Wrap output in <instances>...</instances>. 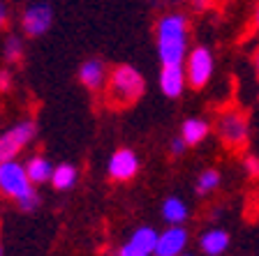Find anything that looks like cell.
<instances>
[{
  "label": "cell",
  "mask_w": 259,
  "mask_h": 256,
  "mask_svg": "<svg viewBox=\"0 0 259 256\" xmlns=\"http://www.w3.org/2000/svg\"><path fill=\"white\" fill-rule=\"evenodd\" d=\"M157 56L162 65H183L188 58V19L183 14H164L155 26Z\"/></svg>",
  "instance_id": "cell-1"
},
{
  "label": "cell",
  "mask_w": 259,
  "mask_h": 256,
  "mask_svg": "<svg viewBox=\"0 0 259 256\" xmlns=\"http://www.w3.org/2000/svg\"><path fill=\"white\" fill-rule=\"evenodd\" d=\"M146 90V81L141 72L132 65H118L109 72V81L104 85V101L111 109L132 107Z\"/></svg>",
  "instance_id": "cell-2"
},
{
  "label": "cell",
  "mask_w": 259,
  "mask_h": 256,
  "mask_svg": "<svg viewBox=\"0 0 259 256\" xmlns=\"http://www.w3.org/2000/svg\"><path fill=\"white\" fill-rule=\"evenodd\" d=\"M0 194L16 201V206L23 213H32L39 208V194L26 173V166L21 162L10 160L0 162Z\"/></svg>",
  "instance_id": "cell-3"
},
{
  "label": "cell",
  "mask_w": 259,
  "mask_h": 256,
  "mask_svg": "<svg viewBox=\"0 0 259 256\" xmlns=\"http://www.w3.org/2000/svg\"><path fill=\"white\" fill-rule=\"evenodd\" d=\"M215 132L220 141L229 150H238L248 143V118L238 109H229L222 111L215 123Z\"/></svg>",
  "instance_id": "cell-4"
},
{
  "label": "cell",
  "mask_w": 259,
  "mask_h": 256,
  "mask_svg": "<svg viewBox=\"0 0 259 256\" xmlns=\"http://www.w3.org/2000/svg\"><path fill=\"white\" fill-rule=\"evenodd\" d=\"M37 136V125L32 120H21L0 134V162L16 160L19 152L28 148Z\"/></svg>",
  "instance_id": "cell-5"
},
{
  "label": "cell",
  "mask_w": 259,
  "mask_h": 256,
  "mask_svg": "<svg viewBox=\"0 0 259 256\" xmlns=\"http://www.w3.org/2000/svg\"><path fill=\"white\" fill-rule=\"evenodd\" d=\"M185 76H188V85L194 90L206 88L213 76V54L206 46H194L188 51L185 58Z\"/></svg>",
  "instance_id": "cell-6"
},
{
  "label": "cell",
  "mask_w": 259,
  "mask_h": 256,
  "mask_svg": "<svg viewBox=\"0 0 259 256\" xmlns=\"http://www.w3.org/2000/svg\"><path fill=\"white\" fill-rule=\"evenodd\" d=\"M51 23H54V10L44 0H37V3L28 5L21 14V28L28 37H42L44 32L51 28Z\"/></svg>",
  "instance_id": "cell-7"
},
{
  "label": "cell",
  "mask_w": 259,
  "mask_h": 256,
  "mask_svg": "<svg viewBox=\"0 0 259 256\" xmlns=\"http://www.w3.org/2000/svg\"><path fill=\"white\" fill-rule=\"evenodd\" d=\"M107 173L111 180L116 182H127L139 173V157L132 148H118L109 157L107 162Z\"/></svg>",
  "instance_id": "cell-8"
},
{
  "label": "cell",
  "mask_w": 259,
  "mask_h": 256,
  "mask_svg": "<svg viewBox=\"0 0 259 256\" xmlns=\"http://www.w3.org/2000/svg\"><path fill=\"white\" fill-rule=\"evenodd\" d=\"M188 245V229L183 226H167L157 235L155 256H181Z\"/></svg>",
  "instance_id": "cell-9"
},
{
  "label": "cell",
  "mask_w": 259,
  "mask_h": 256,
  "mask_svg": "<svg viewBox=\"0 0 259 256\" xmlns=\"http://www.w3.org/2000/svg\"><path fill=\"white\" fill-rule=\"evenodd\" d=\"M185 85H188V76H185L183 65H162L160 72V90L164 97L176 99L183 95Z\"/></svg>",
  "instance_id": "cell-10"
},
{
  "label": "cell",
  "mask_w": 259,
  "mask_h": 256,
  "mask_svg": "<svg viewBox=\"0 0 259 256\" xmlns=\"http://www.w3.org/2000/svg\"><path fill=\"white\" fill-rule=\"evenodd\" d=\"M79 81L86 85L91 92L104 90V85H107V81H109L107 65L97 58H88L86 63H81V67H79Z\"/></svg>",
  "instance_id": "cell-11"
},
{
  "label": "cell",
  "mask_w": 259,
  "mask_h": 256,
  "mask_svg": "<svg viewBox=\"0 0 259 256\" xmlns=\"http://www.w3.org/2000/svg\"><path fill=\"white\" fill-rule=\"evenodd\" d=\"M23 166H26V173H28V178H30L32 185L51 182V176H54V169H56L54 162L47 160L44 155H32Z\"/></svg>",
  "instance_id": "cell-12"
},
{
  "label": "cell",
  "mask_w": 259,
  "mask_h": 256,
  "mask_svg": "<svg viewBox=\"0 0 259 256\" xmlns=\"http://www.w3.org/2000/svg\"><path fill=\"white\" fill-rule=\"evenodd\" d=\"M227 247H229V233L222 229H210L199 238V249L206 256H220L227 251Z\"/></svg>",
  "instance_id": "cell-13"
},
{
  "label": "cell",
  "mask_w": 259,
  "mask_h": 256,
  "mask_svg": "<svg viewBox=\"0 0 259 256\" xmlns=\"http://www.w3.org/2000/svg\"><path fill=\"white\" fill-rule=\"evenodd\" d=\"M162 217L169 226H183V222H188L190 217V208L183 198L178 196H169L162 203Z\"/></svg>",
  "instance_id": "cell-14"
},
{
  "label": "cell",
  "mask_w": 259,
  "mask_h": 256,
  "mask_svg": "<svg viewBox=\"0 0 259 256\" xmlns=\"http://www.w3.org/2000/svg\"><path fill=\"white\" fill-rule=\"evenodd\" d=\"M208 132H210V127L206 120H201V118H188L183 123V127H181V139L188 145H197L208 136Z\"/></svg>",
  "instance_id": "cell-15"
},
{
  "label": "cell",
  "mask_w": 259,
  "mask_h": 256,
  "mask_svg": "<svg viewBox=\"0 0 259 256\" xmlns=\"http://www.w3.org/2000/svg\"><path fill=\"white\" fill-rule=\"evenodd\" d=\"M76 178H79V171L72 164H58L54 169V176H51V187L56 189H70L76 185Z\"/></svg>",
  "instance_id": "cell-16"
},
{
  "label": "cell",
  "mask_w": 259,
  "mask_h": 256,
  "mask_svg": "<svg viewBox=\"0 0 259 256\" xmlns=\"http://www.w3.org/2000/svg\"><path fill=\"white\" fill-rule=\"evenodd\" d=\"M157 231L151 229V226H139V229L135 231V233L130 235V242L135 247H139V249L148 251V254L155 256V245H157Z\"/></svg>",
  "instance_id": "cell-17"
},
{
  "label": "cell",
  "mask_w": 259,
  "mask_h": 256,
  "mask_svg": "<svg viewBox=\"0 0 259 256\" xmlns=\"http://www.w3.org/2000/svg\"><path fill=\"white\" fill-rule=\"evenodd\" d=\"M218 187H220V173H218L215 169H206L204 173H199L194 189H197V194H199V196H206V194L215 192Z\"/></svg>",
  "instance_id": "cell-18"
},
{
  "label": "cell",
  "mask_w": 259,
  "mask_h": 256,
  "mask_svg": "<svg viewBox=\"0 0 259 256\" xmlns=\"http://www.w3.org/2000/svg\"><path fill=\"white\" fill-rule=\"evenodd\" d=\"M3 56H5L7 63H21L23 58V42L21 37H16V35H10L3 44Z\"/></svg>",
  "instance_id": "cell-19"
},
{
  "label": "cell",
  "mask_w": 259,
  "mask_h": 256,
  "mask_svg": "<svg viewBox=\"0 0 259 256\" xmlns=\"http://www.w3.org/2000/svg\"><path fill=\"white\" fill-rule=\"evenodd\" d=\"M118 256H153V254H148V251H144V249H139V247H135L132 242H125L123 247L118 249Z\"/></svg>",
  "instance_id": "cell-20"
},
{
  "label": "cell",
  "mask_w": 259,
  "mask_h": 256,
  "mask_svg": "<svg viewBox=\"0 0 259 256\" xmlns=\"http://www.w3.org/2000/svg\"><path fill=\"white\" fill-rule=\"evenodd\" d=\"M185 148H188V143H185L183 139H181V136H176V139L171 141V143H169V150H171V155H183L185 152Z\"/></svg>",
  "instance_id": "cell-21"
},
{
  "label": "cell",
  "mask_w": 259,
  "mask_h": 256,
  "mask_svg": "<svg viewBox=\"0 0 259 256\" xmlns=\"http://www.w3.org/2000/svg\"><path fill=\"white\" fill-rule=\"evenodd\" d=\"M245 169H248L250 176H259V157H254V155L245 157Z\"/></svg>",
  "instance_id": "cell-22"
},
{
  "label": "cell",
  "mask_w": 259,
  "mask_h": 256,
  "mask_svg": "<svg viewBox=\"0 0 259 256\" xmlns=\"http://www.w3.org/2000/svg\"><path fill=\"white\" fill-rule=\"evenodd\" d=\"M12 88V74L7 70L0 72V92H7Z\"/></svg>",
  "instance_id": "cell-23"
},
{
  "label": "cell",
  "mask_w": 259,
  "mask_h": 256,
  "mask_svg": "<svg viewBox=\"0 0 259 256\" xmlns=\"http://www.w3.org/2000/svg\"><path fill=\"white\" fill-rule=\"evenodd\" d=\"M7 19H10V10H7L5 0H0V30L7 26Z\"/></svg>",
  "instance_id": "cell-24"
},
{
  "label": "cell",
  "mask_w": 259,
  "mask_h": 256,
  "mask_svg": "<svg viewBox=\"0 0 259 256\" xmlns=\"http://www.w3.org/2000/svg\"><path fill=\"white\" fill-rule=\"evenodd\" d=\"M252 63H254V72H257V76H259V46H257V51H254V56H252Z\"/></svg>",
  "instance_id": "cell-25"
},
{
  "label": "cell",
  "mask_w": 259,
  "mask_h": 256,
  "mask_svg": "<svg viewBox=\"0 0 259 256\" xmlns=\"http://www.w3.org/2000/svg\"><path fill=\"white\" fill-rule=\"evenodd\" d=\"M254 26L259 28V7H257V12H254Z\"/></svg>",
  "instance_id": "cell-26"
},
{
  "label": "cell",
  "mask_w": 259,
  "mask_h": 256,
  "mask_svg": "<svg viewBox=\"0 0 259 256\" xmlns=\"http://www.w3.org/2000/svg\"><path fill=\"white\" fill-rule=\"evenodd\" d=\"M0 256H3V245H0Z\"/></svg>",
  "instance_id": "cell-27"
},
{
  "label": "cell",
  "mask_w": 259,
  "mask_h": 256,
  "mask_svg": "<svg viewBox=\"0 0 259 256\" xmlns=\"http://www.w3.org/2000/svg\"><path fill=\"white\" fill-rule=\"evenodd\" d=\"M181 256H190V254H181Z\"/></svg>",
  "instance_id": "cell-28"
}]
</instances>
